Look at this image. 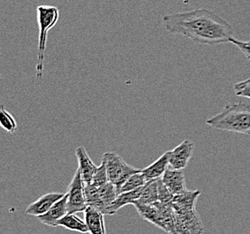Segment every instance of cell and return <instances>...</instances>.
<instances>
[{
    "label": "cell",
    "mask_w": 250,
    "mask_h": 234,
    "mask_svg": "<svg viewBox=\"0 0 250 234\" xmlns=\"http://www.w3.org/2000/svg\"><path fill=\"white\" fill-rule=\"evenodd\" d=\"M159 202L162 204H173L175 195L172 194L169 189L162 182L161 178H159Z\"/></svg>",
    "instance_id": "22"
},
{
    "label": "cell",
    "mask_w": 250,
    "mask_h": 234,
    "mask_svg": "<svg viewBox=\"0 0 250 234\" xmlns=\"http://www.w3.org/2000/svg\"><path fill=\"white\" fill-rule=\"evenodd\" d=\"M233 90L238 97L250 99V78L236 83L234 85Z\"/></svg>",
    "instance_id": "23"
},
{
    "label": "cell",
    "mask_w": 250,
    "mask_h": 234,
    "mask_svg": "<svg viewBox=\"0 0 250 234\" xmlns=\"http://www.w3.org/2000/svg\"><path fill=\"white\" fill-rule=\"evenodd\" d=\"M67 202H68V194H66L64 195V197L60 201H58L49 211L44 214L37 217V219L44 225L51 226V227H57L58 221L68 213Z\"/></svg>",
    "instance_id": "10"
},
{
    "label": "cell",
    "mask_w": 250,
    "mask_h": 234,
    "mask_svg": "<svg viewBox=\"0 0 250 234\" xmlns=\"http://www.w3.org/2000/svg\"><path fill=\"white\" fill-rule=\"evenodd\" d=\"M0 125L2 128L10 133H14L17 131V125L16 119L13 117L9 112H7L4 106H1V113H0Z\"/></svg>",
    "instance_id": "20"
},
{
    "label": "cell",
    "mask_w": 250,
    "mask_h": 234,
    "mask_svg": "<svg viewBox=\"0 0 250 234\" xmlns=\"http://www.w3.org/2000/svg\"><path fill=\"white\" fill-rule=\"evenodd\" d=\"M109 182L108 174L105 163L102 160L100 166L97 167V171L95 172L90 184L97 188H101Z\"/></svg>",
    "instance_id": "21"
},
{
    "label": "cell",
    "mask_w": 250,
    "mask_h": 234,
    "mask_svg": "<svg viewBox=\"0 0 250 234\" xmlns=\"http://www.w3.org/2000/svg\"><path fill=\"white\" fill-rule=\"evenodd\" d=\"M147 182L148 181H147L146 177H144L143 173L142 171L138 172V173L131 175V177L124 183V185L119 189L118 193L121 194V193L136 190V189L144 187Z\"/></svg>",
    "instance_id": "19"
},
{
    "label": "cell",
    "mask_w": 250,
    "mask_h": 234,
    "mask_svg": "<svg viewBox=\"0 0 250 234\" xmlns=\"http://www.w3.org/2000/svg\"><path fill=\"white\" fill-rule=\"evenodd\" d=\"M98 192H99V196L100 199L103 202V204L105 206L106 211H105V215L108 213V208L113 205L115 199L118 196V190L113 183L108 182L106 185L103 186L101 188H98Z\"/></svg>",
    "instance_id": "18"
},
{
    "label": "cell",
    "mask_w": 250,
    "mask_h": 234,
    "mask_svg": "<svg viewBox=\"0 0 250 234\" xmlns=\"http://www.w3.org/2000/svg\"><path fill=\"white\" fill-rule=\"evenodd\" d=\"M176 231L178 234H193L188 228H186L182 223L177 222L176 220Z\"/></svg>",
    "instance_id": "25"
},
{
    "label": "cell",
    "mask_w": 250,
    "mask_h": 234,
    "mask_svg": "<svg viewBox=\"0 0 250 234\" xmlns=\"http://www.w3.org/2000/svg\"><path fill=\"white\" fill-rule=\"evenodd\" d=\"M84 213L85 222L88 228V234H106L104 213L92 206H87Z\"/></svg>",
    "instance_id": "13"
},
{
    "label": "cell",
    "mask_w": 250,
    "mask_h": 234,
    "mask_svg": "<svg viewBox=\"0 0 250 234\" xmlns=\"http://www.w3.org/2000/svg\"><path fill=\"white\" fill-rule=\"evenodd\" d=\"M170 152L171 150L166 151L164 154L161 155L158 160L154 161L152 164L142 170V172L144 177H146L147 181L159 179L163 177L164 173L168 169V166H169Z\"/></svg>",
    "instance_id": "12"
},
{
    "label": "cell",
    "mask_w": 250,
    "mask_h": 234,
    "mask_svg": "<svg viewBox=\"0 0 250 234\" xmlns=\"http://www.w3.org/2000/svg\"><path fill=\"white\" fill-rule=\"evenodd\" d=\"M194 150V143L185 140L170 152L169 166L176 170H184L188 167Z\"/></svg>",
    "instance_id": "6"
},
{
    "label": "cell",
    "mask_w": 250,
    "mask_h": 234,
    "mask_svg": "<svg viewBox=\"0 0 250 234\" xmlns=\"http://www.w3.org/2000/svg\"><path fill=\"white\" fill-rule=\"evenodd\" d=\"M37 22L39 25L38 52L36 62V78L42 80L43 76L44 60L48 33L57 24L60 18V10L57 6H39L37 7Z\"/></svg>",
    "instance_id": "3"
},
{
    "label": "cell",
    "mask_w": 250,
    "mask_h": 234,
    "mask_svg": "<svg viewBox=\"0 0 250 234\" xmlns=\"http://www.w3.org/2000/svg\"><path fill=\"white\" fill-rule=\"evenodd\" d=\"M161 180L174 195L181 194L188 190L186 185V177L183 170L168 168L164 173L163 177H161Z\"/></svg>",
    "instance_id": "8"
},
{
    "label": "cell",
    "mask_w": 250,
    "mask_h": 234,
    "mask_svg": "<svg viewBox=\"0 0 250 234\" xmlns=\"http://www.w3.org/2000/svg\"><path fill=\"white\" fill-rule=\"evenodd\" d=\"M142 188H140V189L133 190V191L121 193L118 194L117 198L113 203V205L109 207L107 215H114L122 207L127 206V205H133V203L140 198V196L142 194Z\"/></svg>",
    "instance_id": "15"
},
{
    "label": "cell",
    "mask_w": 250,
    "mask_h": 234,
    "mask_svg": "<svg viewBox=\"0 0 250 234\" xmlns=\"http://www.w3.org/2000/svg\"><path fill=\"white\" fill-rule=\"evenodd\" d=\"M206 125L220 131L250 136V106L242 102L228 104L221 113L206 121Z\"/></svg>",
    "instance_id": "2"
},
{
    "label": "cell",
    "mask_w": 250,
    "mask_h": 234,
    "mask_svg": "<svg viewBox=\"0 0 250 234\" xmlns=\"http://www.w3.org/2000/svg\"><path fill=\"white\" fill-rule=\"evenodd\" d=\"M57 226H62L68 231L77 232L80 234H87L88 228L85 221L77 216L75 213H67L61 220H59Z\"/></svg>",
    "instance_id": "16"
},
{
    "label": "cell",
    "mask_w": 250,
    "mask_h": 234,
    "mask_svg": "<svg viewBox=\"0 0 250 234\" xmlns=\"http://www.w3.org/2000/svg\"><path fill=\"white\" fill-rule=\"evenodd\" d=\"M201 191H189L176 194L173 201V207L176 212H188L195 210V203L199 197Z\"/></svg>",
    "instance_id": "14"
},
{
    "label": "cell",
    "mask_w": 250,
    "mask_h": 234,
    "mask_svg": "<svg viewBox=\"0 0 250 234\" xmlns=\"http://www.w3.org/2000/svg\"><path fill=\"white\" fill-rule=\"evenodd\" d=\"M159 179L149 180L142 187V194L139 202L145 205H154L159 202Z\"/></svg>",
    "instance_id": "17"
},
{
    "label": "cell",
    "mask_w": 250,
    "mask_h": 234,
    "mask_svg": "<svg viewBox=\"0 0 250 234\" xmlns=\"http://www.w3.org/2000/svg\"><path fill=\"white\" fill-rule=\"evenodd\" d=\"M67 194L68 213H77L80 212H85L87 207L85 195V183L82 179L79 170L75 173L74 177L68 186Z\"/></svg>",
    "instance_id": "5"
},
{
    "label": "cell",
    "mask_w": 250,
    "mask_h": 234,
    "mask_svg": "<svg viewBox=\"0 0 250 234\" xmlns=\"http://www.w3.org/2000/svg\"><path fill=\"white\" fill-rule=\"evenodd\" d=\"M132 206H135L137 212L142 219L152 223L158 228L161 229L166 232L164 219L161 215L159 208L156 206L155 204L154 205H145L137 200L133 203Z\"/></svg>",
    "instance_id": "9"
},
{
    "label": "cell",
    "mask_w": 250,
    "mask_h": 234,
    "mask_svg": "<svg viewBox=\"0 0 250 234\" xmlns=\"http://www.w3.org/2000/svg\"><path fill=\"white\" fill-rule=\"evenodd\" d=\"M162 23L167 34L180 35L197 44L218 45L233 38L232 25L206 8L165 15Z\"/></svg>",
    "instance_id": "1"
},
{
    "label": "cell",
    "mask_w": 250,
    "mask_h": 234,
    "mask_svg": "<svg viewBox=\"0 0 250 234\" xmlns=\"http://www.w3.org/2000/svg\"><path fill=\"white\" fill-rule=\"evenodd\" d=\"M76 157L79 163L78 170L80 171L83 181L85 184H90L95 172L97 171V166L94 164L84 147L76 149Z\"/></svg>",
    "instance_id": "11"
},
{
    "label": "cell",
    "mask_w": 250,
    "mask_h": 234,
    "mask_svg": "<svg viewBox=\"0 0 250 234\" xmlns=\"http://www.w3.org/2000/svg\"><path fill=\"white\" fill-rule=\"evenodd\" d=\"M66 194L63 193H48L41 196L39 199L36 200L33 204L26 208V214L32 216L38 217L46 213L47 212L54 206L58 201L64 197Z\"/></svg>",
    "instance_id": "7"
},
{
    "label": "cell",
    "mask_w": 250,
    "mask_h": 234,
    "mask_svg": "<svg viewBox=\"0 0 250 234\" xmlns=\"http://www.w3.org/2000/svg\"><path fill=\"white\" fill-rule=\"evenodd\" d=\"M102 160L106 166L109 182L115 185L118 191L131 175L142 171V170L127 164L123 158L115 152H105L103 156Z\"/></svg>",
    "instance_id": "4"
},
{
    "label": "cell",
    "mask_w": 250,
    "mask_h": 234,
    "mask_svg": "<svg viewBox=\"0 0 250 234\" xmlns=\"http://www.w3.org/2000/svg\"><path fill=\"white\" fill-rule=\"evenodd\" d=\"M230 43L236 46L245 57L250 61V41H241L237 38H232Z\"/></svg>",
    "instance_id": "24"
}]
</instances>
